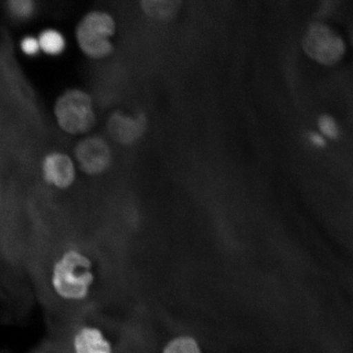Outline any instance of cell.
Masks as SVG:
<instances>
[{
  "label": "cell",
  "mask_w": 353,
  "mask_h": 353,
  "mask_svg": "<svg viewBox=\"0 0 353 353\" xmlns=\"http://www.w3.org/2000/svg\"><path fill=\"white\" fill-rule=\"evenodd\" d=\"M94 280L90 259L77 250L65 251L52 268V284L55 292L70 301L85 299Z\"/></svg>",
  "instance_id": "obj_1"
},
{
  "label": "cell",
  "mask_w": 353,
  "mask_h": 353,
  "mask_svg": "<svg viewBox=\"0 0 353 353\" xmlns=\"http://www.w3.org/2000/svg\"><path fill=\"white\" fill-rule=\"evenodd\" d=\"M54 113L61 129L72 134H85L96 121L90 97L79 90L61 94L56 101Z\"/></svg>",
  "instance_id": "obj_2"
},
{
  "label": "cell",
  "mask_w": 353,
  "mask_h": 353,
  "mask_svg": "<svg viewBox=\"0 0 353 353\" xmlns=\"http://www.w3.org/2000/svg\"><path fill=\"white\" fill-rule=\"evenodd\" d=\"M116 30V22L107 12L94 11L83 17L77 26L76 35L79 47L87 55L100 59L112 51L109 38Z\"/></svg>",
  "instance_id": "obj_3"
},
{
  "label": "cell",
  "mask_w": 353,
  "mask_h": 353,
  "mask_svg": "<svg viewBox=\"0 0 353 353\" xmlns=\"http://www.w3.org/2000/svg\"><path fill=\"white\" fill-rule=\"evenodd\" d=\"M303 46L312 59L325 65L337 64L347 52L346 42L341 35L329 26L319 22L309 26Z\"/></svg>",
  "instance_id": "obj_4"
},
{
  "label": "cell",
  "mask_w": 353,
  "mask_h": 353,
  "mask_svg": "<svg viewBox=\"0 0 353 353\" xmlns=\"http://www.w3.org/2000/svg\"><path fill=\"white\" fill-rule=\"evenodd\" d=\"M74 156L81 169L90 175L103 173L108 169L112 160L107 143L95 137L81 141L74 148Z\"/></svg>",
  "instance_id": "obj_5"
},
{
  "label": "cell",
  "mask_w": 353,
  "mask_h": 353,
  "mask_svg": "<svg viewBox=\"0 0 353 353\" xmlns=\"http://www.w3.org/2000/svg\"><path fill=\"white\" fill-rule=\"evenodd\" d=\"M147 120L143 114L130 116L121 112H114L108 122V129L110 137L117 142L130 144L143 135Z\"/></svg>",
  "instance_id": "obj_6"
},
{
  "label": "cell",
  "mask_w": 353,
  "mask_h": 353,
  "mask_svg": "<svg viewBox=\"0 0 353 353\" xmlns=\"http://www.w3.org/2000/svg\"><path fill=\"white\" fill-rule=\"evenodd\" d=\"M43 175L47 183L65 189L74 183L76 170L68 156L63 153H52L44 159Z\"/></svg>",
  "instance_id": "obj_7"
},
{
  "label": "cell",
  "mask_w": 353,
  "mask_h": 353,
  "mask_svg": "<svg viewBox=\"0 0 353 353\" xmlns=\"http://www.w3.org/2000/svg\"><path fill=\"white\" fill-rule=\"evenodd\" d=\"M72 353H114L112 342L96 326L85 325L74 334Z\"/></svg>",
  "instance_id": "obj_8"
},
{
  "label": "cell",
  "mask_w": 353,
  "mask_h": 353,
  "mask_svg": "<svg viewBox=\"0 0 353 353\" xmlns=\"http://www.w3.org/2000/svg\"><path fill=\"white\" fill-rule=\"evenodd\" d=\"M179 1L167 0H143V10L150 17L157 19H168L173 17L179 8Z\"/></svg>",
  "instance_id": "obj_9"
},
{
  "label": "cell",
  "mask_w": 353,
  "mask_h": 353,
  "mask_svg": "<svg viewBox=\"0 0 353 353\" xmlns=\"http://www.w3.org/2000/svg\"><path fill=\"white\" fill-rule=\"evenodd\" d=\"M41 48L50 54H57L64 50L65 41L63 35L55 30H46L39 37Z\"/></svg>",
  "instance_id": "obj_10"
},
{
  "label": "cell",
  "mask_w": 353,
  "mask_h": 353,
  "mask_svg": "<svg viewBox=\"0 0 353 353\" xmlns=\"http://www.w3.org/2000/svg\"><path fill=\"white\" fill-rule=\"evenodd\" d=\"M161 353H201V350L195 339L180 336L168 343Z\"/></svg>",
  "instance_id": "obj_11"
},
{
  "label": "cell",
  "mask_w": 353,
  "mask_h": 353,
  "mask_svg": "<svg viewBox=\"0 0 353 353\" xmlns=\"http://www.w3.org/2000/svg\"><path fill=\"white\" fill-rule=\"evenodd\" d=\"M319 127L321 135L330 140L339 139L341 136V130L334 118L329 114H322L319 119Z\"/></svg>",
  "instance_id": "obj_12"
},
{
  "label": "cell",
  "mask_w": 353,
  "mask_h": 353,
  "mask_svg": "<svg viewBox=\"0 0 353 353\" xmlns=\"http://www.w3.org/2000/svg\"><path fill=\"white\" fill-rule=\"evenodd\" d=\"M11 11L15 15L26 17L33 12L34 3L32 0H11L8 2Z\"/></svg>",
  "instance_id": "obj_13"
},
{
  "label": "cell",
  "mask_w": 353,
  "mask_h": 353,
  "mask_svg": "<svg viewBox=\"0 0 353 353\" xmlns=\"http://www.w3.org/2000/svg\"><path fill=\"white\" fill-rule=\"evenodd\" d=\"M21 50L25 54L28 55L37 54L41 46H39V39L34 37H26L21 43Z\"/></svg>",
  "instance_id": "obj_14"
},
{
  "label": "cell",
  "mask_w": 353,
  "mask_h": 353,
  "mask_svg": "<svg viewBox=\"0 0 353 353\" xmlns=\"http://www.w3.org/2000/svg\"><path fill=\"white\" fill-rule=\"evenodd\" d=\"M309 140L313 145H315L316 148H324L325 145V137L321 134H316V132H311L309 134Z\"/></svg>",
  "instance_id": "obj_15"
},
{
  "label": "cell",
  "mask_w": 353,
  "mask_h": 353,
  "mask_svg": "<svg viewBox=\"0 0 353 353\" xmlns=\"http://www.w3.org/2000/svg\"><path fill=\"white\" fill-rule=\"evenodd\" d=\"M351 41H352V46H353V32L352 33V38H351Z\"/></svg>",
  "instance_id": "obj_16"
}]
</instances>
